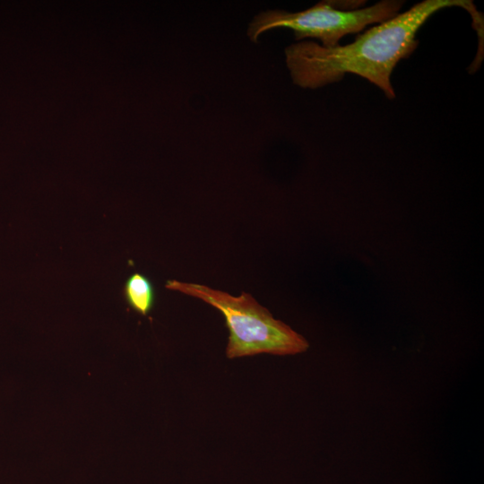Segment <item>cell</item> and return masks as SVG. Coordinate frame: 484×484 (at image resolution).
Wrapping results in <instances>:
<instances>
[{"instance_id":"6da1fadb","label":"cell","mask_w":484,"mask_h":484,"mask_svg":"<svg viewBox=\"0 0 484 484\" xmlns=\"http://www.w3.org/2000/svg\"><path fill=\"white\" fill-rule=\"evenodd\" d=\"M446 7L466 9L479 34L483 31V19L471 1L424 0L365 30L350 44L325 48L311 40H301L287 47L285 60L292 82L302 88L316 89L340 82L346 73H353L376 85L393 99L395 91L391 75L394 67L417 48L419 28L435 13Z\"/></svg>"},{"instance_id":"7a4b0ae2","label":"cell","mask_w":484,"mask_h":484,"mask_svg":"<svg viewBox=\"0 0 484 484\" xmlns=\"http://www.w3.org/2000/svg\"><path fill=\"white\" fill-rule=\"evenodd\" d=\"M165 287L199 298L223 314L229 332L226 348L229 359L260 353L294 355L309 347L302 335L275 319L267 308L245 291L232 296L206 285L177 280L167 281Z\"/></svg>"},{"instance_id":"3957f363","label":"cell","mask_w":484,"mask_h":484,"mask_svg":"<svg viewBox=\"0 0 484 484\" xmlns=\"http://www.w3.org/2000/svg\"><path fill=\"white\" fill-rule=\"evenodd\" d=\"M403 3L384 0L368 7L348 10L338 8L334 1H324L298 13L266 11L250 22L247 36L251 41L257 42L259 36L269 30L288 28L294 31L296 40L313 38L319 39L323 47L334 48L340 45L342 37L393 18Z\"/></svg>"},{"instance_id":"277c9868","label":"cell","mask_w":484,"mask_h":484,"mask_svg":"<svg viewBox=\"0 0 484 484\" xmlns=\"http://www.w3.org/2000/svg\"><path fill=\"white\" fill-rule=\"evenodd\" d=\"M123 295L127 305L136 313L147 315L155 303V290L148 277L134 272L125 281Z\"/></svg>"}]
</instances>
